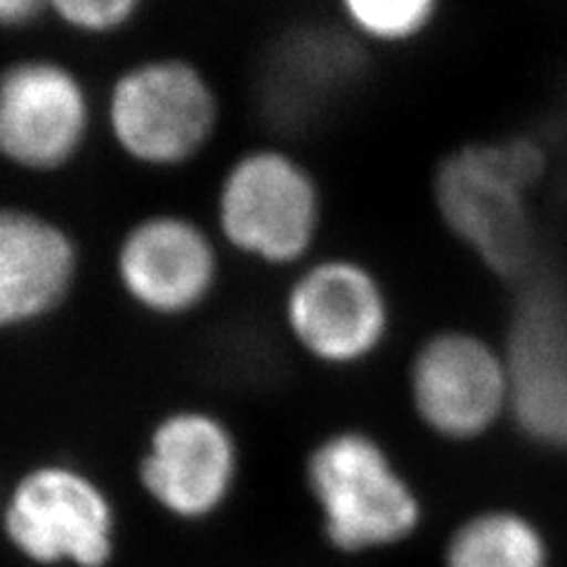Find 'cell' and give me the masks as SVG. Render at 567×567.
<instances>
[{"label": "cell", "mask_w": 567, "mask_h": 567, "mask_svg": "<svg viewBox=\"0 0 567 567\" xmlns=\"http://www.w3.org/2000/svg\"><path fill=\"white\" fill-rule=\"evenodd\" d=\"M324 202L315 173L281 147L244 150L216 192V233L235 254L270 268L312 260Z\"/></svg>", "instance_id": "cell-1"}, {"label": "cell", "mask_w": 567, "mask_h": 567, "mask_svg": "<svg viewBox=\"0 0 567 567\" xmlns=\"http://www.w3.org/2000/svg\"><path fill=\"white\" fill-rule=\"evenodd\" d=\"M104 121L128 162L150 171H175L202 156L216 137L220 100L192 60L147 58L114 79Z\"/></svg>", "instance_id": "cell-2"}, {"label": "cell", "mask_w": 567, "mask_h": 567, "mask_svg": "<svg viewBox=\"0 0 567 567\" xmlns=\"http://www.w3.org/2000/svg\"><path fill=\"white\" fill-rule=\"evenodd\" d=\"M544 166L529 142L475 147L442 164L435 181L440 213L454 233L502 275L520 272L529 260L525 192Z\"/></svg>", "instance_id": "cell-3"}, {"label": "cell", "mask_w": 567, "mask_h": 567, "mask_svg": "<svg viewBox=\"0 0 567 567\" xmlns=\"http://www.w3.org/2000/svg\"><path fill=\"white\" fill-rule=\"evenodd\" d=\"M93 128V102L74 69L52 58H22L0 71V158L17 171L69 168Z\"/></svg>", "instance_id": "cell-4"}, {"label": "cell", "mask_w": 567, "mask_h": 567, "mask_svg": "<svg viewBox=\"0 0 567 567\" xmlns=\"http://www.w3.org/2000/svg\"><path fill=\"white\" fill-rule=\"evenodd\" d=\"M310 489L324 511L329 539L346 548L393 544L410 535L419 504L383 450L362 433H339L315 450L308 464Z\"/></svg>", "instance_id": "cell-5"}, {"label": "cell", "mask_w": 567, "mask_h": 567, "mask_svg": "<svg viewBox=\"0 0 567 567\" xmlns=\"http://www.w3.org/2000/svg\"><path fill=\"white\" fill-rule=\"evenodd\" d=\"M114 275L137 310L183 319L202 310L218 287V239L185 213H150L121 235Z\"/></svg>", "instance_id": "cell-6"}, {"label": "cell", "mask_w": 567, "mask_h": 567, "mask_svg": "<svg viewBox=\"0 0 567 567\" xmlns=\"http://www.w3.org/2000/svg\"><path fill=\"white\" fill-rule=\"evenodd\" d=\"M284 324L312 360L358 364L385 339L388 300L362 262L312 258L300 265L284 296Z\"/></svg>", "instance_id": "cell-7"}, {"label": "cell", "mask_w": 567, "mask_h": 567, "mask_svg": "<svg viewBox=\"0 0 567 567\" xmlns=\"http://www.w3.org/2000/svg\"><path fill=\"white\" fill-rule=\"evenodd\" d=\"M6 529L17 551L43 565L102 567L112 556L110 502L85 475L64 466L39 468L17 485Z\"/></svg>", "instance_id": "cell-8"}, {"label": "cell", "mask_w": 567, "mask_h": 567, "mask_svg": "<svg viewBox=\"0 0 567 567\" xmlns=\"http://www.w3.org/2000/svg\"><path fill=\"white\" fill-rule=\"evenodd\" d=\"M360 74L358 35L322 24L293 27L260 60L258 110L272 128L308 131L358 83Z\"/></svg>", "instance_id": "cell-9"}, {"label": "cell", "mask_w": 567, "mask_h": 567, "mask_svg": "<svg viewBox=\"0 0 567 567\" xmlns=\"http://www.w3.org/2000/svg\"><path fill=\"white\" fill-rule=\"evenodd\" d=\"M81 251L55 218L27 206H0V331L55 315L76 289Z\"/></svg>", "instance_id": "cell-10"}, {"label": "cell", "mask_w": 567, "mask_h": 567, "mask_svg": "<svg viewBox=\"0 0 567 567\" xmlns=\"http://www.w3.org/2000/svg\"><path fill=\"white\" fill-rule=\"evenodd\" d=\"M235 458V442L223 421L204 412H177L156 425L140 473L166 511L202 518L225 499Z\"/></svg>", "instance_id": "cell-11"}, {"label": "cell", "mask_w": 567, "mask_h": 567, "mask_svg": "<svg viewBox=\"0 0 567 567\" xmlns=\"http://www.w3.org/2000/svg\"><path fill=\"white\" fill-rule=\"evenodd\" d=\"M414 404L442 435L468 437L485 431L506 400L499 360L471 336L447 333L429 341L412 367Z\"/></svg>", "instance_id": "cell-12"}, {"label": "cell", "mask_w": 567, "mask_h": 567, "mask_svg": "<svg viewBox=\"0 0 567 567\" xmlns=\"http://www.w3.org/2000/svg\"><path fill=\"white\" fill-rule=\"evenodd\" d=\"M450 567H544V546L525 520L489 513L458 529Z\"/></svg>", "instance_id": "cell-13"}, {"label": "cell", "mask_w": 567, "mask_h": 567, "mask_svg": "<svg viewBox=\"0 0 567 567\" xmlns=\"http://www.w3.org/2000/svg\"><path fill=\"white\" fill-rule=\"evenodd\" d=\"M339 6L352 35L400 43L433 20L437 0H339Z\"/></svg>", "instance_id": "cell-14"}, {"label": "cell", "mask_w": 567, "mask_h": 567, "mask_svg": "<svg viewBox=\"0 0 567 567\" xmlns=\"http://www.w3.org/2000/svg\"><path fill=\"white\" fill-rule=\"evenodd\" d=\"M145 0H48V14L81 35H112L128 29Z\"/></svg>", "instance_id": "cell-15"}, {"label": "cell", "mask_w": 567, "mask_h": 567, "mask_svg": "<svg viewBox=\"0 0 567 567\" xmlns=\"http://www.w3.org/2000/svg\"><path fill=\"white\" fill-rule=\"evenodd\" d=\"M48 14V0H0V29L22 31Z\"/></svg>", "instance_id": "cell-16"}]
</instances>
